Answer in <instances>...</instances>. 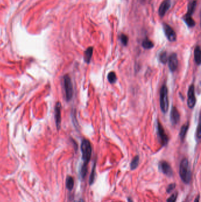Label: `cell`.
Returning <instances> with one entry per match:
<instances>
[{
	"instance_id": "6",
	"label": "cell",
	"mask_w": 201,
	"mask_h": 202,
	"mask_svg": "<svg viewBox=\"0 0 201 202\" xmlns=\"http://www.w3.org/2000/svg\"><path fill=\"white\" fill-rule=\"evenodd\" d=\"M196 104V97L195 94V86L194 84H192L188 89L187 92V104L189 108H193Z\"/></svg>"
},
{
	"instance_id": "28",
	"label": "cell",
	"mask_w": 201,
	"mask_h": 202,
	"mask_svg": "<svg viewBox=\"0 0 201 202\" xmlns=\"http://www.w3.org/2000/svg\"><path fill=\"white\" fill-rule=\"evenodd\" d=\"M199 197H200V196H199V195H198V196L196 197V199H195V202H199Z\"/></svg>"
},
{
	"instance_id": "30",
	"label": "cell",
	"mask_w": 201,
	"mask_h": 202,
	"mask_svg": "<svg viewBox=\"0 0 201 202\" xmlns=\"http://www.w3.org/2000/svg\"><path fill=\"white\" fill-rule=\"evenodd\" d=\"M127 200H128V202H133V200H132V199H131L130 197H129L127 199Z\"/></svg>"
},
{
	"instance_id": "14",
	"label": "cell",
	"mask_w": 201,
	"mask_h": 202,
	"mask_svg": "<svg viewBox=\"0 0 201 202\" xmlns=\"http://www.w3.org/2000/svg\"><path fill=\"white\" fill-rule=\"evenodd\" d=\"M201 52L199 46H197L194 50V59L197 65H200L201 63Z\"/></svg>"
},
{
	"instance_id": "9",
	"label": "cell",
	"mask_w": 201,
	"mask_h": 202,
	"mask_svg": "<svg viewBox=\"0 0 201 202\" xmlns=\"http://www.w3.org/2000/svg\"><path fill=\"white\" fill-rule=\"evenodd\" d=\"M159 167L160 170L163 172L164 174H165L166 176H167L168 177L172 176L173 171H172L171 165L168 162H166L165 161H162L160 162Z\"/></svg>"
},
{
	"instance_id": "20",
	"label": "cell",
	"mask_w": 201,
	"mask_h": 202,
	"mask_svg": "<svg viewBox=\"0 0 201 202\" xmlns=\"http://www.w3.org/2000/svg\"><path fill=\"white\" fill-rule=\"evenodd\" d=\"M159 59L162 63H163V64L166 63L168 60V56L167 52L165 51H163V52L160 53L159 56Z\"/></svg>"
},
{
	"instance_id": "24",
	"label": "cell",
	"mask_w": 201,
	"mask_h": 202,
	"mask_svg": "<svg viewBox=\"0 0 201 202\" xmlns=\"http://www.w3.org/2000/svg\"><path fill=\"white\" fill-rule=\"evenodd\" d=\"M120 39L122 45L125 46H126L129 42V38L127 37V36L125 34H122L120 36Z\"/></svg>"
},
{
	"instance_id": "10",
	"label": "cell",
	"mask_w": 201,
	"mask_h": 202,
	"mask_svg": "<svg viewBox=\"0 0 201 202\" xmlns=\"http://www.w3.org/2000/svg\"><path fill=\"white\" fill-rule=\"evenodd\" d=\"M171 6V0H164L159 8L158 13L160 17H163L166 14L167 11L169 10Z\"/></svg>"
},
{
	"instance_id": "8",
	"label": "cell",
	"mask_w": 201,
	"mask_h": 202,
	"mask_svg": "<svg viewBox=\"0 0 201 202\" xmlns=\"http://www.w3.org/2000/svg\"><path fill=\"white\" fill-rule=\"evenodd\" d=\"M168 66L172 72H174L176 70L178 66V59L177 54L176 53H172L168 57Z\"/></svg>"
},
{
	"instance_id": "5",
	"label": "cell",
	"mask_w": 201,
	"mask_h": 202,
	"mask_svg": "<svg viewBox=\"0 0 201 202\" xmlns=\"http://www.w3.org/2000/svg\"><path fill=\"white\" fill-rule=\"evenodd\" d=\"M163 28H164V34L167 39L171 42H175L176 40L177 36L176 32L173 29V28L169 24H167L166 23L163 24Z\"/></svg>"
},
{
	"instance_id": "13",
	"label": "cell",
	"mask_w": 201,
	"mask_h": 202,
	"mask_svg": "<svg viewBox=\"0 0 201 202\" xmlns=\"http://www.w3.org/2000/svg\"><path fill=\"white\" fill-rule=\"evenodd\" d=\"M197 6V0H191L187 5V11L186 13V15L191 16L193 15V14L195 11V9Z\"/></svg>"
},
{
	"instance_id": "11",
	"label": "cell",
	"mask_w": 201,
	"mask_h": 202,
	"mask_svg": "<svg viewBox=\"0 0 201 202\" xmlns=\"http://www.w3.org/2000/svg\"><path fill=\"white\" fill-rule=\"evenodd\" d=\"M61 105L60 102H57L55 106V121H56V127L58 129H59L61 127Z\"/></svg>"
},
{
	"instance_id": "15",
	"label": "cell",
	"mask_w": 201,
	"mask_h": 202,
	"mask_svg": "<svg viewBox=\"0 0 201 202\" xmlns=\"http://www.w3.org/2000/svg\"><path fill=\"white\" fill-rule=\"evenodd\" d=\"M93 52V47H89L86 49V50L84 53V60L85 62H86L88 64L90 62V60L91 59Z\"/></svg>"
},
{
	"instance_id": "2",
	"label": "cell",
	"mask_w": 201,
	"mask_h": 202,
	"mask_svg": "<svg viewBox=\"0 0 201 202\" xmlns=\"http://www.w3.org/2000/svg\"><path fill=\"white\" fill-rule=\"evenodd\" d=\"M81 151L82 154V160L83 161V164L87 165L89 163L91 157L92 148L91 143L88 140L84 139L81 144Z\"/></svg>"
},
{
	"instance_id": "25",
	"label": "cell",
	"mask_w": 201,
	"mask_h": 202,
	"mask_svg": "<svg viewBox=\"0 0 201 202\" xmlns=\"http://www.w3.org/2000/svg\"><path fill=\"white\" fill-rule=\"evenodd\" d=\"M178 197V193H175L174 194L172 195L167 199V202H176V199Z\"/></svg>"
},
{
	"instance_id": "23",
	"label": "cell",
	"mask_w": 201,
	"mask_h": 202,
	"mask_svg": "<svg viewBox=\"0 0 201 202\" xmlns=\"http://www.w3.org/2000/svg\"><path fill=\"white\" fill-rule=\"evenodd\" d=\"M107 79L110 83H114L117 81L116 75L114 72H110L107 75Z\"/></svg>"
},
{
	"instance_id": "29",
	"label": "cell",
	"mask_w": 201,
	"mask_h": 202,
	"mask_svg": "<svg viewBox=\"0 0 201 202\" xmlns=\"http://www.w3.org/2000/svg\"><path fill=\"white\" fill-rule=\"evenodd\" d=\"M74 202H84V200H83V199H79V200H75V201Z\"/></svg>"
},
{
	"instance_id": "19",
	"label": "cell",
	"mask_w": 201,
	"mask_h": 202,
	"mask_svg": "<svg viewBox=\"0 0 201 202\" xmlns=\"http://www.w3.org/2000/svg\"><path fill=\"white\" fill-rule=\"evenodd\" d=\"M66 187L70 191L72 190L74 187V179L72 176H68L66 179Z\"/></svg>"
},
{
	"instance_id": "27",
	"label": "cell",
	"mask_w": 201,
	"mask_h": 202,
	"mask_svg": "<svg viewBox=\"0 0 201 202\" xmlns=\"http://www.w3.org/2000/svg\"><path fill=\"white\" fill-rule=\"evenodd\" d=\"M196 137H197V138H198V140H200L201 137V125H200V124H199L198 126L197 133H196Z\"/></svg>"
},
{
	"instance_id": "3",
	"label": "cell",
	"mask_w": 201,
	"mask_h": 202,
	"mask_svg": "<svg viewBox=\"0 0 201 202\" xmlns=\"http://www.w3.org/2000/svg\"><path fill=\"white\" fill-rule=\"evenodd\" d=\"M168 88L165 85H162L160 91V106L162 112L166 113L169 108Z\"/></svg>"
},
{
	"instance_id": "12",
	"label": "cell",
	"mask_w": 201,
	"mask_h": 202,
	"mask_svg": "<svg viewBox=\"0 0 201 202\" xmlns=\"http://www.w3.org/2000/svg\"><path fill=\"white\" fill-rule=\"evenodd\" d=\"M170 120L173 125H175L179 123L180 121V114L178 110L175 106L172 107L171 111L170 113Z\"/></svg>"
},
{
	"instance_id": "4",
	"label": "cell",
	"mask_w": 201,
	"mask_h": 202,
	"mask_svg": "<svg viewBox=\"0 0 201 202\" xmlns=\"http://www.w3.org/2000/svg\"><path fill=\"white\" fill-rule=\"evenodd\" d=\"M64 88L65 90L66 98L67 101H70L73 96V87L70 77L68 75H66L63 77Z\"/></svg>"
},
{
	"instance_id": "17",
	"label": "cell",
	"mask_w": 201,
	"mask_h": 202,
	"mask_svg": "<svg viewBox=\"0 0 201 202\" xmlns=\"http://www.w3.org/2000/svg\"><path fill=\"white\" fill-rule=\"evenodd\" d=\"M184 22H185L186 25L189 27H194V26H195L196 23L193 20V18H192L191 16L189 15H185L184 18H183Z\"/></svg>"
},
{
	"instance_id": "7",
	"label": "cell",
	"mask_w": 201,
	"mask_h": 202,
	"mask_svg": "<svg viewBox=\"0 0 201 202\" xmlns=\"http://www.w3.org/2000/svg\"><path fill=\"white\" fill-rule=\"evenodd\" d=\"M157 132H158V136L160 138V141L163 146H165L167 145L169 139L168 137L165 133L164 128L159 121H157Z\"/></svg>"
},
{
	"instance_id": "21",
	"label": "cell",
	"mask_w": 201,
	"mask_h": 202,
	"mask_svg": "<svg viewBox=\"0 0 201 202\" xmlns=\"http://www.w3.org/2000/svg\"><path fill=\"white\" fill-rule=\"evenodd\" d=\"M139 157L138 156H136L133 158L132 160L131 163H130V168L131 170H135L139 165Z\"/></svg>"
},
{
	"instance_id": "18",
	"label": "cell",
	"mask_w": 201,
	"mask_h": 202,
	"mask_svg": "<svg viewBox=\"0 0 201 202\" xmlns=\"http://www.w3.org/2000/svg\"><path fill=\"white\" fill-rule=\"evenodd\" d=\"M141 46L145 49H151L154 47V44L151 40L148 38H146L143 41Z\"/></svg>"
},
{
	"instance_id": "1",
	"label": "cell",
	"mask_w": 201,
	"mask_h": 202,
	"mask_svg": "<svg viewBox=\"0 0 201 202\" xmlns=\"http://www.w3.org/2000/svg\"><path fill=\"white\" fill-rule=\"evenodd\" d=\"M179 176L182 180L186 184H189L191 180V172L189 169L187 159L184 158L182 160L179 167Z\"/></svg>"
},
{
	"instance_id": "22",
	"label": "cell",
	"mask_w": 201,
	"mask_h": 202,
	"mask_svg": "<svg viewBox=\"0 0 201 202\" xmlns=\"http://www.w3.org/2000/svg\"><path fill=\"white\" fill-rule=\"evenodd\" d=\"M95 172H96V163H94L93 167L92 168L91 172V174L90 176L89 184L90 186L94 183L95 179Z\"/></svg>"
},
{
	"instance_id": "16",
	"label": "cell",
	"mask_w": 201,
	"mask_h": 202,
	"mask_svg": "<svg viewBox=\"0 0 201 202\" xmlns=\"http://www.w3.org/2000/svg\"><path fill=\"white\" fill-rule=\"evenodd\" d=\"M189 122H187L186 124H185L181 128H180V133H179V137L180 138L182 141H183L185 138V137H186V133L187 132V130L189 129Z\"/></svg>"
},
{
	"instance_id": "26",
	"label": "cell",
	"mask_w": 201,
	"mask_h": 202,
	"mask_svg": "<svg viewBox=\"0 0 201 202\" xmlns=\"http://www.w3.org/2000/svg\"><path fill=\"white\" fill-rule=\"evenodd\" d=\"M175 187H176V184L175 183H171V184H169L166 189L167 193H171L172 191L175 188Z\"/></svg>"
}]
</instances>
